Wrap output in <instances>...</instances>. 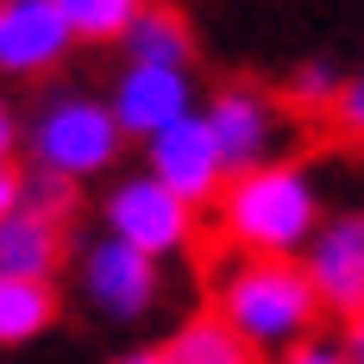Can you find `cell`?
Segmentation results:
<instances>
[{
	"instance_id": "obj_8",
	"label": "cell",
	"mask_w": 364,
	"mask_h": 364,
	"mask_svg": "<svg viewBox=\"0 0 364 364\" xmlns=\"http://www.w3.org/2000/svg\"><path fill=\"white\" fill-rule=\"evenodd\" d=\"M301 270L321 295V314H364V208H339L301 245Z\"/></svg>"
},
{
	"instance_id": "obj_14",
	"label": "cell",
	"mask_w": 364,
	"mask_h": 364,
	"mask_svg": "<svg viewBox=\"0 0 364 364\" xmlns=\"http://www.w3.org/2000/svg\"><path fill=\"white\" fill-rule=\"evenodd\" d=\"M164 352H170V364H257L252 352H245V346L214 321V314L182 321V327L164 339Z\"/></svg>"
},
{
	"instance_id": "obj_15",
	"label": "cell",
	"mask_w": 364,
	"mask_h": 364,
	"mask_svg": "<svg viewBox=\"0 0 364 364\" xmlns=\"http://www.w3.org/2000/svg\"><path fill=\"white\" fill-rule=\"evenodd\" d=\"M139 6L145 0H57L75 44H119V32L139 19Z\"/></svg>"
},
{
	"instance_id": "obj_11",
	"label": "cell",
	"mask_w": 364,
	"mask_h": 364,
	"mask_svg": "<svg viewBox=\"0 0 364 364\" xmlns=\"http://www.w3.org/2000/svg\"><path fill=\"white\" fill-rule=\"evenodd\" d=\"M70 264V226L38 208L0 214V277H26V283H57V270Z\"/></svg>"
},
{
	"instance_id": "obj_4",
	"label": "cell",
	"mask_w": 364,
	"mask_h": 364,
	"mask_svg": "<svg viewBox=\"0 0 364 364\" xmlns=\"http://www.w3.org/2000/svg\"><path fill=\"white\" fill-rule=\"evenodd\" d=\"M101 232L119 239V245H132V252H145V257H157V264H170V257L195 252L201 214H195L188 201H176L157 176L126 170V176H113L107 195H101Z\"/></svg>"
},
{
	"instance_id": "obj_23",
	"label": "cell",
	"mask_w": 364,
	"mask_h": 364,
	"mask_svg": "<svg viewBox=\"0 0 364 364\" xmlns=\"http://www.w3.org/2000/svg\"><path fill=\"white\" fill-rule=\"evenodd\" d=\"M113 364H170V352L164 346H139V352H119Z\"/></svg>"
},
{
	"instance_id": "obj_5",
	"label": "cell",
	"mask_w": 364,
	"mask_h": 364,
	"mask_svg": "<svg viewBox=\"0 0 364 364\" xmlns=\"http://www.w3.org/2000/svg\"><path fill=\"white\" fill-rule=\"evenodd\" d=\"M75 295L107 327H139V321H151L164 308V264L107 239V232H95L75 252Z\"/></svg>"
},
{
	"instance_id": "obj_22",
	"label": "cell",
	"mask_w": 364,
	"mask_h": 364,
	"mask_svg": "<svg viewBox=\"0 0 364 364\" xmlns=\"http://www.w3.org/2000/svg\"><path fill=\"white\" fill-rule=\"evenodd\" d=\"M13 151H19V119L0 107V164H13Z\"/></svg>"
},
{
	"instance_id": "obj_6",
	"label": "cell",
	"mask_w": 364,
	"mask_h": 364,
	"mask_svg": "<svg viewBox=\"0 0 364 364\" xmlns=\"http://www.w3.org/2000/svg\"><path fill=\"white\" fill-rule=\"evenodd\" d=\"M201 119L214 132L226 170L270 164V157H283V145H289V119H283V107L257 82H226V88H214L208 107H201Z\"/></svg>"
},
{
	"instance_id": "obj_1",
	"label": "cell",
	"mask_w": 364,
	"mask_h": 364,
	"mask_svg": "<svg viewBox=\"0 0 364 364\" xmlns=\"http://www.w3.org/2000/svg\"><path fill=\"white\" fill-rule=\"evenodd\" d=\"M321 220H327L321 176L295 157L232 170L226 188L214 195V226L232 245V257H301Z\"/></svg>"
},
{
	"instance_id": "obj_21",
	"label": "cell",
	"mask_w": 364,
	"mask_h": 364,
	"mask_svg": "<svg viewBox=\"0 0 364 364\" xmlns=\"http://www.w3.org/2000/svg\"><path fill=\"white\" fill-rule=\"evenodd\" d=\"M339 352H346V364H364V314H352V321H346V339H339Z\"/></svg>"
},
{
	"instance_id": "obj_17",
	"label": "cell",
	"mask_w": 364,
	"mask_h": 364,
	"mask_svg": "<svg viewBox=\"0 0 364 364\" xmlns=\"http://www.w3.org/2000/svg\"><path fill=\"white\" fill-rule=\"evenodd\" d=\"M19 208H38V214H50V220H63V226H70V214H75V182L32 170V176L19 182Z\"/></svg>"
},
{
	"instance_id": "obj_9",
	"label": "cell",
	"mask_w": 364,
	"mask_h": 364,
	"mask_svg": "<svg viewBox=\"0 0 364 364\" xmlns=\"http://www.w3.org/2000/svg\"><path fill=\"white\" fill-rule=\"evenodd\" d=\"M101 101H107L113 126L126 132V145H145L164 126H176V119L195 113V75L164 70V63H126Z\"/></svg>"
},
{
	"instance_id": "obj_2",
	"label": "cell",
	"mask_w": 364,
	"mask_h": 364,
	"mask_svg": "<svg viewBox=\"0 0 364 364\" xmlns=\"http://www.w3.org/2000/svg\"><path fill=\"white\" fill-rule=\"evenodd\" d=\"M214 314L252 358H283L308 333H321V295L301 257H232L214 277Z\"/></svg>"
},
{
	"instance_id": "obj_13",
	"label": "cell",
	"mask_w": 364,
	"mask_h": 364,
	"mask_svg": "<svg viewBox=\"0 0 364 364\" xmlns=\"http://www.w3.org/2000/svg\"><path fill=\"white\" fill-rule=\"evenodd\" d=\"M63 301H57V283H26V277H0V352L13 346H32L57 327Z\"/></svg>"
},
{
	"instance_id": "obj_16",
	"label": "cell",
	"mask_w": 364,
	"mask_h": 364,
	"mask_svg": "<svg viewBox=\"0 0 364 364\" xmlns=\"http://www.w3.org/2000/svg\"><path fill=\"white\" fill-rule=\"evenodd\" d=\"M339 82H346V75L333 70L327 57H308V63L289 75V101H295L301 113H327V107H333V95H339Z\"/></svg>"
},
{
	"instance_id": "obj_18",
	"label": "cell",
	"mask_w": 364,
	"mask_h": 364,
	"mask_svg": "<svg viewBox=\"0 0 364 364\" xmlns=\"http://www.w3.org/2000/svg\"><path fill=\"white\" fill-rule=\"evenodd\" d=\"M327 113H333V126H339L352 145H364V70L339 82V95H333V107H327Z\"/></svg>"
},
{
	"instance_id": "obj_12",
	"label": "cell",
	"mask_w": 364,
	"mask_h": 364,
	"mask_svg": "<svg viewBox=\"0 0 364 364\" xmlns=\"http://www.w3.org/2000/svg\"><path fill=\"white\" fill-rule=\"evenodd\" d=\"M119 50H126V63H164V70H188V57H195V32H188V19H182L176 6L145 0V6H139V19L119 32Z\"/></svg>"
},
{
	"instance_id": "obj_7",
	"label": "cell",
	"mask_w": 364,
	"mask_h": 364,
	"mask_svg": "<svg viewBox=\"0 0 364 364\" xmlns=\"http://www.w3.org/2000/svg\"><path fill=\"white\" fill-rule=\"evenodd\" d=\"M145 176H157L176 201H188L195 214L214 208V195L226 188L232 170H226V157H220L201 107L188 113V119H176V126H164L157 139H145Z\"/></svg>"
},
{
	"instance_id": "obj_10",
	"label": "cell",
	"mask_w": 364,
	"mask_h": 364,
	"mask_svg": "<svg viewBox=\"0 0 364 364\" xmlns=\"http://www.w3.org/2000/svg\"><path fill=\"white\" fill-rule=\"evenodd\" d=\"M75 50L70 26L57 13V0H0V70L32 82V75L63 70Z\"/></svg>"
},
{
	"instance_id": "obj_20",
	"label": "cell",
	"mask_w": 364,
	"mask_h": 364,
	"mask_svg": "<svg viewBox=\"0 0 364 364\" xmlns=\"http://www.w3.org/2000/svg\"><path fill=\"white\" fill-rule=\"evenodd\" d=\"M19 182H26L19 164H0V214H13V208H19Z\"/></svg>"
},
{
	"instance_id": "obj_19",
	"label": "cell",
	"mask_w": 364,
	"mask_h": 364,
	"mask_svg": "<svg viewBox=\"0 0 364 364\" xmlns=\"http://www.w3.org/2000/svg\"><path fill=\"white\" fill-rule=\"evenodd\" d=\"M277 364H346V352H339V339H321V333H308L301 346H289Z\"/></svg>"
},
{
	"instance_id": "obj_3",
	"label": "cell",
	"mask_w": 364,
	"mask_h": 364,
	"mask_svg": "<svg viewBox=\"0 0 364 364\" xmlns=\"http://www.w3.org/2000/svg\"><path fill=\"white\" fill-rule=\"evenodd\" d=\"M19 145L32 151V170L63 182H101L119 170V151H126V132L113 126V113L101 95H82V88H57L44 95L32 113V126L19 132Z\"/></svg>"
}]
</instances>
